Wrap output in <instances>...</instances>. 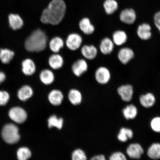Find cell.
Instances as JSON below:
<instances>
[{"mask_svg":"<svg viewBox=\"0 0 160 160\" xmlns=\"http://www.w3.org/2000/svg\"><path fill=\"white\" fill-rule=\"evenodd\" d=\"M95 78L96 81L99 84H107L111 80V72L107 68L102 66L96 70Z\"/></svg>","mask_w":160,"mask_h":160,"instance_id":"8992f818","label":"cell"},{"mask_svg":"<svg viewBox=\"0 0 160 160\" xmlns=\"http://www.w3.org/2000/svg\"><path fill=\"white\" fill-rule=\"evenodd\" d=\"M9 98L10 96L7 92L4 91H0V106L7 104Z\"/></svg>","mask_w":160,"mask_h":160,"instance_id":"e575fe53","label":"cell"},{"mask_svg":"<svg viewBox=\"0 0 160 160\" xmlns=\"http://www.w3.org/2000/svg\"><path fill=\"white\" fill-rule=\"evenodd\" d=\"M120 19L123 23L127 25L133 24L137 19V15L132 9L128 8L121 12L119 16Z\"/></svg>","mask_w":160,"mask_h":160,"instance_id":"30bf717a","label":"cell"},{"mask_svg":"<svg viewBox=\"0 0 160 160\" xmlns=\"http://www.w3.org/2000/svg\"><path fill=\"white\" fill-rule=\"evenodd\" d=\"M118 94L124 102H128L132 99L134 91L131 85H124L120 86L117 89Z\"/></svg>","mask_w":160,"mask_h":160,"instance_id":"9c48e42d","label":"cell"},{"mask_svg":"<svg viewBox=\"0 0 160 160\" xmlns=\"http://www.w3.org/2000/svg\"><path fill=\"white\" fill-rule=\"evenodd\" d=\"M123 115L126 119H133L137 117L138 111L137 107L133 104L128 105L122 110Z\"/></svg>","mask_w":160,"mask_h":160,"instance_id":"4316f807","label":"cell"},{"mask_svg":"<svg viewBox=\"0 0 160 160\" xmlns=\"http://www.w3.org/2000/svg\"><path fill=\"white\" fill-rule=\"evenodd\" d=\"M8 21L10 27L14 30L21 29L24 25L23 20L17 14H10L8 16Z\"/></svg>","mask_w":160,"mask_h":160,"instance_id":"ffe728a7","label":"cell"},{"mask_svg":"<svg viewBox=\"0 0 160 160\" xmlns=\"http://www.w3.org/2000/svg\"><path fill=\"white\" fill-rule=\"evenodd\" d=\"M80 30L85 35H90L94 32L95 28L89 19L85 18L81 19L79 23Z\"/></svg>","mask_w":160,"mask_h":160,"instance_id":"7402d4cb","label":"cell"},{"mask_svg":"<svg viewBox=\"0 0 160 160\" xmlns=\"http://www.w3.org/2000/svg\"><path fill=\"white\" fill-rule=\"evenodd\" d=\"M64 61L62 56L58 53H53L49 56L48 63L50 68L54 70L61 69L64 65Z\"/></svg>","mask_w":160,"mask_h":160,"instance_id":"7c38bea8","label":"cell"},{"mask_svg":"<svg viewBox=\"0 0 160 160\" xmlns=\"http://www.w3.org/2000/svg\"><path fill=\"white\" fill-rule=\"evenodd\" d=\"M90 160H107V159L103 155H99L94 156Z\"/></svg>","mask_w":160,"mask_h":160,"instance_id":"74e56055","label":"cell"},{"mask_svg":"<svg viewBox=\"0 0 160 160\" xmlns=\"http://www.w3.org/2000/svg\"><path fill=\"white\" fill-rule=\"evenodd\" d=\"M8 114L10 118L17 123H22L27 119V113L21 107H16L12 108L10 109Z\"/></svg>","mask_w":160,"mask_h":160,"instance_id":"5b68a950","label":"cell"},{"mask_svg":"<svg viewBox=\"0 0 160 160\" xmlns=\"http://www.w3.org/2000/svg\"><path fill=\"white\" fill-rule=\"evenodd\" d=\"M139 102L141 105L146 108H149L154 105L156 98L152 93H147L140 96Z\"/></svg>","mask_w":160,"mask_h":160,"instance_id":"44dd1931","label":"cell"},{"mask_svg":"<svg viewBox=\"0 0 160 160\" xmlns=\"http://www.w3.org/2000/svg\"><path fill=\"white\" fill-rule=\"evenodd\" d=\"M128 35L124 31L118 30L113 33L112 40L115 45L121 46L124 44L128 40Z\"/></svg>","mask_w":160,"mask_h":160,"instance_id":"cb8c5ba5","label":"cell"},{"mask_svg":"<svg viewBox=\"0 0 160 160\" xmlns=\"http://www.w3.org/2000/svg\"><path fill=\"white\" fill-rule=\"evenodd\" d=\"M65 45V41L59 37L52 38L48 43L49 48L53 53H59Z\"/></svg>","mask_w":160,"mask_h":160,"instance_id":"d6986e66","label":"cell"},{"mask_svg":"<svg viewBox=\"0 0 160 160\" xmlns=\"http://www.w3.org/2000/svg\"><path fill=\"white\" fill-rule=\"evenodd\" d=\"M6 79L5 74L3 72L0 71V84L3 82Z\"/></svg>","mask_w":160,"mask_h":160,"instance_id":"f35d334b","label":"cell"},{"mask_svg":"<svg viewBox=\"0 0 160 160\" xmlns=\"http://www.w3.org/2000/svg\"><path fill=\"white\" fill-rule=\"evenodd\" d=\"M72 160H87V158L84 152L81 149L75 150L72 153Z\"/></svg>","mask_w":160,"mask_h":160,"instance_id":"d6a6232c","label":"cell"},{"mask_svg":"<svg viewBox=\"0 0 160 160\" xmlns=\"http://www.w3.org/2000/svg\"><path fill=\"white\" fill-rule=\"evenodd\" d=\"M13 52L7 49H0V60L4 64L10 62L14 56Z\"/></svg>","mask_w":160,"mask_h":160,"instance_id":"f546056e","label":"cell"},{"mask_svg":"<svg viewBox=\"0 0 160 160\" xmlns=\"http://www.w3.org/2000/svg\"><path fill=\"white\" fill-rule=\"evenodd\" d=\"M22 72L25 75L31 76L34 74L37 70L36 65L33 60L27 58L22 62Z\"/></svg>","mask_w":160,"mask_h":160,"instance_id":"e0dca14e","label":"cell"},{"mask_svg":"<svg viewBox=\"0 0 160 160\" xmlns=\"http://www.w3.org/2000/svg\"><path fill=\"white\" fill-rule=\"evenodd\" d=\"M33 91L30 86L25 85L22 86L18 92V97L21 101H25L32 97Z\"/></svg>","mask_w":160,"mask_h":160,"instance_id":"603a6c76","label":"cell"},{"mask_svg":"<svg viewBox=\"0 0 160 160\" xmlns=\"http://www.w3.org/2000/svg\"><path fill=\"white\" fill-rule=\"evenodd\" d=\"M151 26L148 23H143L138 26L137 30L138 37L143 41H147L152 36Z\"/></svg>","mask_w":160,"mask_h":160,"instance_id":"5bb4252c","label":"cell"},{"mask_svg":"<svg viewBox=\"0 0 160 160\" xmlns=\"http://www.w3.org/2000/svg\"><path fill=\"white\" fill-rule=\"evenodd\" d=\"M114 47L115 44L112 40L109 38L106 37L102 40L99 48L103 55H108L112 52Z\"/></svg>","mask_w":160,"mask_h":160,"instance_id":"2e32d148","label":"cell"},{"mask_svg":"<svg viewBox=\"0 0 160 160\" xmlns=\"http://www.w3.org/2000/svg\"><path fill=\"white\" fill-rule=\"evenodd\" d=\"M2 137L5 142L14 144L20 139L18 128L12 123H8L4 126L1 132Z\"/></svg>","mask_w":160,"mask_h":160,"instance_id":"3957f363","label":"cell"},{"mask_svg":"<svg viewBox=\"0 0 160 160\" xmlns=\"http://www.w3.org/2000/svg\"><path fill=\"white\" fill-rule=\"evenodd\" d=\"M88 69V65L84 59H79L75 61L71 67L72 71L74 75L78 77H81Z\"/></svg>","mask_w":160,"mask_h":160,"instance_id":"52a82bcc","label":"cell"},{"mask_svg":"<svg viewBox=\"0 0 160 160\" xmlns=\"http://www.w3.org/2000/svg\"><path fill=\"white\" fill-rule=\"evenodd\" d=\"M133 132L131 129L127 128H122L119 130L117 135V138L119 141L126 142L128 139L132 138Z\"/></svg>","mask_w":160,"mask_h":160,"instance_id":"83f0119b","label":"cell"},{"mask_svg":"<svg viewBox=\"0 0 160 160\" xmlns=\"http://www.w3.org/2000/svg\"><path fill=\"white\" fill-rule=\"evenodd\" d=\"M82 42V38L81 35L78 33H73L68 35L65 45L71 51H76L81 48Z\"/></svg>","mask_w":160,"mask_h":160,"instance_id":"277c9868","label":"cell"},{"mask_svg":"<svg viewBox=\"0 0 160 160\" xmlns=\"http://www.w3.org/2000/svg\"><path fill=\"white\" fill-rule=\"evenodd\" d=\"M105 12L108 15L113 14L118 8V4L116 0H106L103 3Z\"/></svg>","mask_w":160,"mask_h":160,"instance_id":"f1b7e54d","label":"cell"},{"mask_svg":"<svg viewBox=\"0 0 160 160\" xmlns=\"http://www.w3.org/2000/svg\"><path fill=\"white\" fill-rule=\"evenodd\" d=\"M63 120L62 118H58L57 116L52 115L48 119V126L50 128L55 127L58 129H61L63 127Z\"/></svg>","mask_w":160,"mask_h":160,"instance_id":"4dcf8cb0","label":"cell"},{"mask_svg":"<svg viewBox=\"0 0 160 160\" xmlns=\"http://www.w3.org/2000/svg\"><path fill=\"white\" fill-rule=\"evenodd\" d=\"M150 126L152 130L157 133H160V117L153 118L150 123Z\"/></svg>","mask_w":160,"mask_h":160,"instance_id":"836d02e7","label":"cell"},{"mask_svg":"<svg viewBox=\"0 0 160 160\" xmlns=\"http://www.w3.org/2000/svg\"><path fill=\"white\" fill-rule=\"evenodd\" d=\"M48 43V37L45 32L38 29L33 31L26 39L25 47L29 52H41L46 49Z\"/></svg>","mask_w":160,"mask_h":160,"instance_id":"7a4b0ae2","label":"cell"},{"mask_svg":"<svg viewBox=\"0 0 160 160\" xmlns=\"http://www.w3.org/2000/svg\"><path fill=\"white\" fill-rule=\"evenodd\" d=\"M135 57L132 49L128 47H123L119 50L118 58L119 61L123 65L127 64Z\"/></svg>","mask_w":160,"mask_h":160,"instance_id":"8fae6325","label":"cell"},{"mask_svg":"<svg viewBox=\"0 0 160 160\" xmlns=\"http://www.w3.org/2000/svg\"><path fill=\"white\" fill-rule=\"evenodd\" d=\"M31 150L26 147L20 148L17 152L18 160H28L31 158Z\"/></svg>","mask_w":160,"mask_h":160,"instance_id":"1f68e13d","label":"cell"},{"mask_svg":"<svg viewBox=\"0 0 160 160\" xmlns=\"http://www.w3.org/2000/svg\"><path fill=\"white\" fill-rule=\"evenodd\" d=\"M39 78L40 81L43 84L50 85L54 82L55 75L52 70L45 69L42 70L40 72Z\"/></svg>","mask_w":160,"mask_h":160,"instance_id":"9a60e30c","label":"cell"},{"mask_svg":"<svg viewBox=\"0 0 160 160\" xmlns=\"http://www.w3.org/2000/svg\"><path fill=\"white\" fill-rule=\"evenodd\" d=\"M144 150L140 144L137 143L130 144L126 149V153L130 158L139 159L143 154Z\"/></svg>","mask_w":160,"mask_h":160,"instance_id":"ba28073f","label":"cell"},{"mask_svg":"<svg viewBox=\"0 0 160 160\" xmlns=\"http://www.w3.org/2000/svg\"><path fill=\"white\" fill-rule=\"evenodd\" d=\"M109 160H127V159L123 152L120 151H117L112 153L110 156Z\"/></svg>","mask_w":160,"mask_h":160,"instance_id":"d590c367","label":"cell"},{"mask_svg":"<svg viewBox=\"0 0 160 160\" xmlns=\"http://www.w3.org/2000/svg\"><path fill=\"white\" fill-rule=\"evenodd\" d=\"M64 96L62 92L58 89H53L48 95L49 102L54 106H59L62 102Z\"/></svg>","mask_w":160,"mask_h":160,"instance_id":"ac0fdd59","label":"cell"},{"mask_svg":"<svg viewBox=\"0 0 160 160\" xmlns=\"http://www.w3.org/2000/svg\"><path fill=\"white\" fill-rule=\"evenodd\" d=\"M68 98L70 102L74 105L80 104L82 100V96L81 92L76 89H72L70 90L68 94Z\"/></svg>","mask_w":160,"mask_h":160,"instance_id":"d4e9b609","label":"cell"},{"mask_svg":"<svg viewBox=\"0 0 160 160\" xmlns=\"http://www.w3.org/2000/svg\"><path fill=\"white\" fill-rule=\"evenodd\" d=\"M154 21L156 28L160 33V11L157 12L155 14L154 18Z\"/></svg>","mask_w":160,"mask_h":160,"instance_id":"8d00e7d4","label":"cell"},{"mask_svg":"<svg viewBox=\"0 0 160 160\" xmlns=\"http://www.w3.org/2000/svg\"><path fill=\"white\" fill-rule=\"evenodd\" d=\"M147 155L151 159H160V143L156 142L152 144L148 149Z\"/></svg>","mask_w":160,"mask_h":160,"instance_id":"484cf974","label":"cell"},{"mask_svg":"<svg viewBox=\"0 0 160 160\" xmlns=\"http://www.w3.org/2000/svg\"><path fill=\"white\" fill-rule=\"evenodd\" d=\"M66 10V5L63 0H52L42 13L41 21L47 24H59L64 17Z\"/></svg>","mask_w":160,"mask_h":160,"instance_id":"6da1fadb","label":"cell"},{"mask_svg":"<svg viewBox=\"0 0 160 160\" xmlns=\"http://www.w3.org/2000/svg\"><path fill=\"white\" fill-rule=\"evenodd\" d=\"M81 52L85 59L92 60L97 57L98 50L94 45H85L81 47Z\"/></svg>","mask_w":160,"mask_h":160,"instance_id":"4fadbf2b","label":"cell"}]
</instances>
